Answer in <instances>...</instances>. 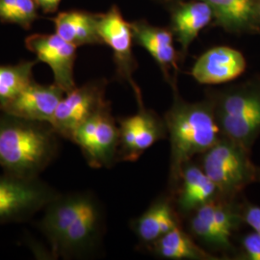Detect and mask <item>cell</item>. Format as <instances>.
Here are the masks:
<instances>
[{
	"label": "cell",
	"mask_w": 260,
	"mask_h": 260,
	"mask_svg": "<svg viewBox=\"0 0 260 260\" xmlns=\"http://www.w3.org/2000/svg\"><path fill=\"white\" fill-rule=\"evenodd\" d=\"M172 87L173 103L163 119L171 146L169 185L171 192H177L186 164L213 147L222 134L207 98L198 103L186 102L178 93L177 84Z\"/></svg>",
	"instance_id": "1"
},
{
	"label": "cell",
	"mask_w": 260,
	"mask_h": 260,
	"mask_svg": "<svg viewBox=\"0 0 260 260\" xmlns=\"http://www.w3.org/2000/svg\"><path fill=\"white\" fill-rule=\"evenodd\" d=\"M59 138L47 122L0 112V168L18 177H40L59 155Z\"/></svg>",
	"instance_id": "2"
},
{
	"label": "cell",
	"mask_w": 260,
	"mask_h": 260,
	"mask_svg": "<svg viewBox=\"0 0 260 260\" xmlns=\"http://www.w3.org/2000/svg\"><path fill=\"white\" fill-rule=\"evenodd\" d=\"M206 98L222 136L251 150L260 135V79L210 92Z\"/></svg>",
	"instance_id": "3"
},
{
	"label": "cell",
	"mask_w": 260,
	"mask_h": 260,
	"mask_svg": "<svg viewBox=\"0 0 260 260\" xmlns=\"http://www.w3.org/2000/svg\"><path fill=\"white\" fill-rule=\"evenodd\" d=\"M203 170L218 189V198L233 202L242 191L256 181L257 168L251 161V150L221 136L203 154Z\"/></svg>",
	"instance_id": "4"
},
{
	"label": "cell",
	"mask_w": 260,
	"mask_h": 260,
	"mask_svg": "<svg viewBox=\"0 0 260 260\" xmlns=\"http://www.w3.org/2000/svg\"><path fill=\"white\" fill-rule=\"evenodd\" d=\"M59 192L40 177L0 175V225L25 223Z\"/></svg>",
	"instance_id": "5"
},
{
	"label": "cell",
	"mask_w": 260,
	"mask_h": 260,
	"mask_svg": "<svg viewBox=\"0 0 260 260\" xmlns=\"http://www.w3.org/2000/svg\"><path fill=\"white\" fill-rule=\"evenodd\" d=\"M71 142L80 149L93 169L111 168L118 163L120 129L110 105L101 109L74 131Z\"/></svg>",
	"instance_id": "6"
},
{
	"label": "cell",
	"mask_w": 260,
	"mask_h": 260,
	"mask_svg": "<svg viewBox=\"0 0 260 260\" xmlns=\"http://www.w3.org/2000/svg\"><path fill=\"white\" fill-rule=\"evenodd\" d=\"M107 85L104 78L93 79L64 94L50 121V125L61 138L70 141L81 123L110 105L105 96Z\"/></svg>",
	"instance_id": "7"
},
{
	"label": "cell",
	"mask_w": 260,
	"mask_h": 260,
	"mask_svg": "<svg viewBox=\"0 0 260 260\" xmlns=\"http://www.w3.org/2000/svg\"><path fill=\"white\" fill-rule=\"evenodd\" d=\"M103 229V208L92 194L81 213L67 230L53 254L64 259L80 258L92 254L102 241Z\"/></svg>",
	"instance_id": "8"
},
{
	"label": "cell",
	"mask_w": 260,
	"mask_h": 260,
	"mask_svg": "<svg viewBox=\"0 0 260 260\" xmlns=\"http://www.w3.org/2000/svg\"><path fill=\"white\" fill-rule=\"evenodd\" d=\"M25 47L36 56L38 62L47 64L53 75V83L65 93L75 89V64L77 48L75 45L52 34H31L25 39Z\"/></svg>",
	"instance_id": "9"
},
{
	"label": "cell",
	"mask_w": 260,
	"mask_h": 260,
	"mask_svg": "<svg viewBox=\"0 0 260 260\" xmlns=\"http://www.w3.org/2000/svg\"><path fill=\"white\" fill-rule=\"evenodd\" d=\"M98 33L103 44L107 45L113 51L118 77L133 87L136 83L132 75L137 64L132 51L134 41L132 28L118 6L114 5L107 12L98 14Z\"/></svg>",
	"instance_id": "10"
},
{
	"label": "cell",
	"mask_w": 260,
	"mask_h": 260,
	"mask_svg": "<svg viewBox=\"0 0 260 260\" xmlns=\"http://www.w3.org/2000/svg\"><path fill=\"white\" fill-rule=\"evenodd\" d=\"M65 93L56 84H40L34 80L13 100L0 104V112L50 124Z\"/></svg>",
	"instance_id": "11"
},
{
	"label": "cell",
	"mask_w": 260,
	"mask_h": 260,
	"mask_svg": "<svg viewBox=\"0 0 260 260\" xmlns=\"http://www.w3.org/2000/svg\"><path fill=\"white\" fill-rule=\"evenodd\" d=\"M91 193H59L44 208V215L38 223V229L46 237L54 253L67 230L81 213Z\"/></svg>",
	"instance_id": "12"
},
{
	"label": "cell",
	"mask_w": 260,
	"mask_h": 260,
	"mask_svg": "<svg viewBox=\"0 0 260 260\" xmlns=\"http://www.w3.org/2000/svg\"><path fill=\"white\" fill-rule=\"evenodd\" d=\"M247 62L237 49L215 47L200 56L191 70L197 82L204 85L228 83L245 72Z\"/></svg>",
	"instance_id": "13"
},
{
	"label": "cell",
	"mask_w": 260,
	"mask_h": 260,
	"mask_svg": "<svg viewBox=\"0 0 260 260\" xmlns=\"http://www.w3.org/2000/svg\"><path fill=\"white\" fill-rule=\"evenodd\" d=\"M133 40L140 47L149 52V55L160 67L165 79L170 85L177 84L171 75L178 71L177 53L174 47V34L166 28L156 27L144 21L130 22Z\"/></svg>",
	"instance_id": "14"
},
{
	"label": "cell",
	"mask_w": 260,
	"mask_h": 260,
	"mask_svg": "<svg viewBox=\"0 0 260 260\" xmlns=\"http://www.w3.org/2000/svg\"><path fill=\"white\" fill-rule=\"evenodd\" d=\"M213 12L216 23L232 33H260V3L256 0H201Z\"/></svg>",
	"instance_id": "15"
},
{
	"label": "cell",
	"mask_w": 260,
	"mask_h": 260,
	"mask_svg": "<svg viewBox=\"0 0 260 260\" xmlns=\"http://www.w3.org/2000/svg\"><path fill=\"white\" fill-rule=\"evenodd\" d=\"M213 19V12L204 1L189 0L178 3L172 12L171 31L181 51L186 53L200 32Z\"/></svg>",
	"instance_id": "16"
},
{
	"label": "cell",
	"mask_w": 260,
	"mask_h": 260,
	"mask_svg": "<svg viewBox=\"0 0 260 260\" xmlns=\"http://www.w3.org/2000/svg\"><path fill=\"white\" fill-rule=\"evenodd\" d=\"M177 205L183 214L191 213L205 203L218 198V189L203 168L192 161L187 163L177 190Z\"/></svg>",
	"instance_id": "17"
},
{
	"label": "cell",
	"mask_w": 260,
	"mask_h": 260,
	"mask_svg": "<svg viewBox=\"0 0 260 260\" xmlns=\"http://www.w3.org/2000/svg\"><path fill=\"white\" fill-rule=\"evenodd\" d=\"M55 33L75 47L103 45L98 33V14L79 10L59 12L52 19Z\"/></svg>",
	"instance_id": "18"
},
{
	"label": "cell",
	"mask_w": 260,
	"mask_h": 260,
	"mask_svg": "<svg viewBox=\"0 0 260 260\" xmlns=\"http://www.w3.org/2000/svg\"><path fill=\"white\" fill-rule=\"evenodd\" d=\"M157 255L172 260H217L216 255L201 248L178 225L153 243Z\"/></svg>",
	"instance_id": "19"
},
{
	"label": "cell",
	"mask_w": 260,
	"mask_h": 260,
	"mask_svg": "<svg viewBox=\"0 0 260 260\" xmlns=\"http://www.w3.org/2000/svg\"><path fill=\"white\" fill-rule=\"evenodd\" d=\"M133 92L136 96L137 104L142 110L143 120L134 143L131 162L138 160L147 149L152 147L158 141L165 139L168 135L164 119L160 118L155 112L145 107L141 90L137 85L133 88Z\"/></svg>",
	"instance_id": "20"
},
{
	"label": "cell",
	"mask_w": 260,
	"mask_h": 260,
	"mask_svg": "<svg viewBox=\"0 0 260 260\" xmlns=\"http://www.w3.org/2000/svg\"><path fill=\"white\" fill-rule=\"evenodd\" d=\"M214 200L196 209L195 214L190 221V230L196 238L203 242L205 246L230 252L234 250L232 241L223 237L214 224Z\"/></svg>",
	"instance_id": "21"
},
{
	"label": "cell",
	"mask_w": 260,
	"mask_h": 260,
	"mask_svg": "<svg viewBox=\"0 0 260 260\" xmlns=\"http://www.w3.org/2000/svg\"><path fill=\"white\" fill-rule=\"evenodd\" d=\"M35 60H22L16 64L0 65V104L8 103L34 81Z\"/></svg>",
	"instance_id": "22"
},
{
	"label": "cell",
	"mask_w": 260,
	"mask_h": 260,
	"mask_svg": "<svg viewBox=\"0 0 260 260\" xmlns=\"http://www.w3.org/2000/svg\"><path fill=\"white\" fill-rule=\"evenodd\" d=\"M172 206L168 199H160L149 206L134 223L133 230L140 240L146 244H153L161 237V223L165 213Z\"/></svg>",
	"instance_id": "23"
},
{
	"label": "cell",
	"mask_w": 260,
	"mask_h": 260,
	"mask_svg": "<svg viewBox=\"0 0 260 260\" xmlns=\"http://www.w3.org/2000/svg\"><path fill=\"white\" fill-rule=\"evenodd\" d=\"M242 248L247 259L260 260V234L253 232L245 235L242 240Z\"/></svg>",
	"instance_id": "24"
},
{
	"label": "cell",
	"mask_w": 260,
	"mask_h": 260,
	"mask_svg": "<svg viewBox=\"0 0 260 260\" xmlns=\"http://www.w3.org/2000/svg\"><path fill=\"white\" fill-rule=\"evenodd\" d=\"M243 221L250 225L253 232L260 234V207L257 205H246L242 210Z\"/></svg>",
	"instance_id": "25"
},
{
	"label": "cell",
	"mask_w": 260,
	"mask_h": 260,
	"mask_svg": "<svg viewBox=\"0 0 260 260\" xmlns=\"http://www.w3.org/2000/svg\"><path fill=\"white\" fill-rule=\"evenodd\" d=\"M18 9V0H0V21L15 23Z\"/></svg>",
	"instance_id": "26"
},
{
	"label": "cell",
	"mask_w": 260,
	"mask_h": 260,
	"mask_svg": "<svg viewBox=\"0 0 260 260\" xmlns=\"http://www.w3.org/2000/svg\"><path fill=\"white\" fill-rule=\"evenodd\" d=\"M39 9L45 14H53L58 11L62 0H35Z\"/></svg>",
	"instance_id": "27"
},
{
	"label": "cell",
	"mask_w": 260,
	"mask_h": 260,
	"mask_svg": "<svg viewBox=\"0 0 260 260\" xmlns=\"http://www.w3.org/2000/svg\"><path fill=\"white\" fill-rule=\"evenodd\" d=\"M256 181L260 182V168H257V173H256Z\"/></svg>",
	"instance_id": "28"
}]
</instances>
